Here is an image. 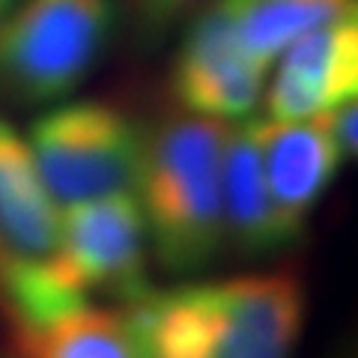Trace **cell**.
I'll return each instance as SVG.
<instances>
[{
	"label": "cell",
	"mask_w": 358,
	"mask_h": 358,
	"mask_svg": "<svg viewBox=\"0 0 358 358\" xmlns=\"http://www.w3.org/2000/svg\"><path fill=\"white\" fill-rule=\"evenodd\" d=\"M227 131L209 117L167 120L147 131L134 188L147 239L167 272H197L224 245L221 155Z\"/></svg>",
	"instance_id": "6da1fadb"
},
{
	"label": "cell",
	"mask_w": 358,
	"mask_h": 358,
	"mask_svg": "<svg viewBox=\"0 0 358 358\" xmlns=\"http://www.w3.org/2000/svg\"><path fill=\"white\" fill-rule=\"evenodd\" d=\"M114 33L110 0H27L0 21V96L54 102L84 81Z\"/></svg>",
	"instance_id": "7a4b0ae2"
},
{
	"label": "cell",
	"mask_w": 358,
	"mask_h": 358,
	"mask_svg": "<svg viewBox=\"0 0 358 358\" xmlns=\"http://www.w3.org/2000/svg\"><path fill=\"white\" fill-rule=\"evenodd\" d=\"M27 147L51 197L72 206L131 192L147 131L108 102H69L33 122Z\"/></svg>",
	"instance_id": "3957f363"
},
{
	"label": "cell",
	"mask_w": 358,
	"mask_h": 358,
	"mask_svg": "<svg viewBox=\"0 0 358 358\" xmlns=\"http://www.w3.org/2000/svg\"><path fill=\"white\" fill-rule=\"evenodd\" d=\"M81 296L108 293L131 301L150 289L147 227L131 192L66 206L60 236L48 254Z\"/></svg>",
	"instance_id": "277c9868"
},
{
	"label": "cell",
	"mask_w": 358,
	"mask_h": 358,
	"mask_svg": "<svg viewBox=\"0 0 358 358\" xmlns=\"http://www.w3.org/2000/svg\"><path fill=\"white\" fill-rule=\"evenodd\" d=\"M263 78L266 69L245 54L224 0H215L185 30L171 87L176 102L192 114L230 120L254 110Z\"/></svg>",
	"instance_id": "5b68a950"
},
{
	"label": "cell",
	"mask_w": 358,
	"mask_h": 358,
	"mask_svg": "<svg viewBox=\"0 0 358 358\" xmlns=\"http://www.w3.org/2000/svg\"><path fill=\"white\" fill-rule=\"evenodd\" d=\"M221 322L212 358H293L305 326V287L296 272L215 281Z\"/></svg>",
	"instance_id": "8992f818"
},
{
	"label": "cell",
	"mask_w": 358,
	"mask_h": 358,
	"mask_svg": "<svg viewBox=\"0 0 358 358\" xmlns=\"http://www.w3.org/2000/svg\"><path fill=\"white\" fill-rule=\"evenodd\" d=\"M268 87V120H310L355 99L358 90V21H331L299 36L275 60Z\"/></svg>",
	"instance_id": "52a82bcc"
},
{
	"label": "cell",
	"mask_w": 358,
	"mask_h": 358,
	"mask_svg": "<svg viewBox=\"0 0 358 358\" xmlns=\"http://www.w3.org/2000/svg\"><path fill=\"white\" fill-rule=\"evenodd\" d=\"M248 129L275 206L296 227H305L308 212L326 194L343 162L326 114L310 120H254Z\"/></svg>",
	"instance_id": "ba28073f"
},
{
	"label": "cell",
	"mask_w": 358,
	"mask_h": 358,
	"mask_svg": "<svg viewBox=\"0 0 358 358\" xmlns=\"http://www.w3.org/2000/svg\"><path fill=\"white\" fill-rule=\"evenodd\" d=\"M221 203H224V239L236 245L245 257H266L299 242L296 227L268 194L257 141L245 122L230 129L221 155Z\"/></svg>",
	"instance_id": "9c48e42d"
},
{
	"label": "cell",
	"mask_w": 358,
	"mask_h": 358,
	"mask_svg": "<svg viewBox=\"0 0 358 358\" xmlns=\"http://www.w3.org/2000/svg\"><path fill=\"white\" fill-rule=\"evenodd\" d=\"M134 358H212L221 301L215 284L147 289L126 301Z\"/></svg>",
	"instance_id": "30bf717a"
},
{
	"label": "cell",
	"mask_w": 358,
	"mask_h": 358,
	"mask_svg": "<svg viewBox=\"0 0 358 358\" xmlns=\"http://www.w3.org/2000/svg\"><path fill=\"white\" fill-rule=\"evenodd\" d=\"M0 236L18 257H45L60 236L57 200L42 182L27 141L0 120Z\"/></svg>",
	"instance_id": "8fae6325"
},
{
	"label": "cell",
	"mask_w": 358,
	"mask_h": 358,
	"mask_svg": "<svg viewBox=\"0 0 358 358\" xmlns=\"http://www.w3.org/2000/svg\"><path fill=\"white\" fill-rule=\"evenodd\" d=\"M245 54L268 69L299 36L358 13V0H224Z\"/></svg>",
	"instance_id": "7c38bea8"
},
{
	"label": "cell",
	"mask_w": 358,
	"mask_h": 358,
	"mask_svg": "<svg viewBox=\"0 0 358 358\" xmlns=\"http://www.w3.org/2000/svg\"><path fill=\"white\" fill-rule=\"evenodd\" d=\"M18 358H134L122 310L78 308L45 326L15 329Z\"/></svg>",
	"instance_id": "4fadbf2b"
},
{
	"label": "cell",
	"mask_w": 358,
	"mask_h": 358,
	"mask_svg": "<svg viewBox=\"0 0 358 358\" xmlns=\"http://www.w3.org/2000/svg\"><path fill=\"white\" fill-rule=\"evenodd\" d=\"M197 3L200 0H134V15H138V27L143 36L159 39Z\"/></svg>",
	"instance_id": "5bb4252c"
},
{
	"label": "cell",
	"mask_w": 358,
	"mask_h": 358,
	"mask_svg": "<svg viewBox=\"0 0 358 358\" xmlns=\"http://www.w3.org/2000/svg\"><path fill=\"white\" fill-rule=\"evenodd\" d=\"M326 120H329V129L343 152V159L352 155L355 152V99H346L343 105L326 110Z\"/></svg>",
	"instance_id": "9a60e30c"
},
{
	"label": "cell",
	"mask_w": 358,
	"mask_h": 358,
	"mask_svg": "<svg viewBox=\"0 0 358 358\" xmlns=\"http://www.w3.org/2000/svg\"><path fill=\"white\" fill-rule=\"evenodd\" d=\"M13 257V251L6 248V242H3V236H0V275H3V266H6V260Z\"/></svg>",
	"instance_id": "2e32d148"
},
{
	"label": "cell",
	"mask_w": 358,
	"mask_h": 358,
	"mask_svg": "<svg viewBox=\"0 0 358 358\" xmlns=\"http://www.w3.org/2000/svg\"><path fill=\"white\" fill-rule=\"evenodd\" d=\"M9 6V0H0V15H3V9Z\"/></svg>",
	"instance_id": "e0dca14e"
}]
</instances>
